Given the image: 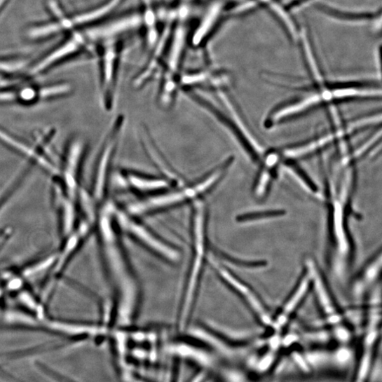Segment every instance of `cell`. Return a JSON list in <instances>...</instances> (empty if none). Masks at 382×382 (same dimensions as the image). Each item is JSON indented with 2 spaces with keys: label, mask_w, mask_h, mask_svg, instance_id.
<instances>
[{
  "label": "cell",
  "mask_w": 382,
  "mask_h": 382,
  "mask_svg": "<svg viewBox=\"0 0 382 382\" xmlns=\"http://www.w3.org/2000/svg\"><path fill=\"white\" fill-rule=\"evenodd\" d=\"M11 289H16L17 288L21 287L22 281L20 279L13 280L9 285Z\"/></svg>",
  "instance_id": "obj_39"
},
{
  "label": "cell",
  "mask_w": 382,
  "mask_h": 382,
  "mask_svg": "<svg viewBox=\"0 0 382 382\" xmlns=\"http://www.w3.org/2000/svg\"><path fill=\"white\" fill-rule=\"evenodd\" d=\"M381 270V252L379 250L365 264L350 283V292L356 299L364 297L378 282Z\"/></svg>",
  "instance_id": "obj_19"
},
{
  "label": "cell",
  "mask_w": 382,
  "mask_h": 382,
  "mask_svg": "<svg viewBox=\"0 0 382 382\" xmlns=\"http://www.w3.org/2000/svg\"><path fill=\"white\" fill-rule=\"evenodd\" d=\"M377 123H381V111H374L336 125L308 140L285 146L281 150L289 158L297 161L308 160L332 146L377 127Z\"/></svg>",
  "instance_id": "obj_6"
},
{
  "label": "cell",
  "mask_w": 382,
  "mask_h": 382,
  "mask_svg": "<svg viewBox=\"0 0 382 382\" xmlns=\"http://www.w3.org/2000/svg\"><path fill=\"white\" fill-rule=\"evenodd\" d=\"M317 9L322 13L341 22H361L371 21L376 18V13H352L340 11L329 7L327 5L319 4Z\"/></svg>",
  "instance_id": "obj_24"
},
{
  "label": "cell",
  "mask_w": 382,
  "mask_h": 382,
  "mask_svg": "<svg viewBox=\"0 0 382 382\" xmlns=\"http://www.w3.org/2000/svg\"><path fill=\"white\" fill-rule=\"evenodd\" d=\"M20 299L30 309L35 310L37 308L36 303L29 294L23 292L20 296Z\"/></svg>",
  "instance_id": "obj_35"
},
{
  "label": "cell",
  "mask_w": 382,
  "mask_h": 382,
  "mask_svg": "<svg viewBox=\"0 0 382 382\" xmlns=\"http://www.w3.org/2000/svg\"><path fill=\"white\" fill-rule=\"evenodd\" d=\"M55 260V257H50L45 259L43 261L25 270L24 275L27 277H29L41 273V271L50 268L54 264Z\"/></svg>",
  "instance_id": "obj_31"
},
{
  "label": "cell",
  "mask_w": 382,
  "mask_h": 382,
  "mask_svg": "<svg viewBox=\"0 0 382 382\" xmlns=\"http://www.w3.org/2000/svg\"><path fill=\"white\" fill-rule=\"evenodd\" d=\"M282 155L280 148H271L264 151L252 186L255 199L265 200L269 196L275 182L279 179L282 169Z\"/></svg>",
  "instance_id": "obj_14"
},
{
  "label": "cell",
  "mask_w": 382,
  "mask_h": 382,
  "mask_svg": "<svg viewBox=\"0 0 382 382\" xmlns=\"http://www.w3.org/2000/svg\"><path fill=\"white\" fill-rule=\"evenodd\" d=\"M193 1V0H177V6L179 9L186 8L187 5Z\"/></svg>",
  "instance_id": "obj_38"
},
{
  "label": "cell",
  "mask_w": 382,
  "mask_h": 382,
  "mask_svg": "<svg viewBox=\"0 0 382 382\" xmlns=\"http://www.w3.org/2000/svg\"><path fill=\"white\" fill-rule=\"evenodd\" d=\"M302 95L282 102L267 114L264 126L273 129L331 105L381 100L378 83L371 80L310 81L301 86L282 85Z\"/></svg>",
  "instance_id": "obj_2"
},
{
  "label": "cell",
  "mask_w": 382,
  "mask_h": 382,
  "mask_svg": "<svg viewBox=\"0 0 382 382\" xmlns=\"http://www.w3.org/2000/svg\"><path fill=\"white\" fill-rule=\"evenodd\" d=\"M235 161L233 156H228L195 179L186 181L158 195L138 199L129 204L125 210L135 217H150L191 205L203 199L221 184Z\"/></svg>",
  "instance_id": "obj_4"
},
{
  "label": "cell",
  "mask_w": 382,
  "mask_h": 382,
  "mask_svg": "<svg viewBox=\"0 0 382 382\" xmlns=\"http://www.w3.org/2000/svg\"><path fill=\"white\" fill-rule=\"evenodd\" d=\"M114 206L106 203L100 218V231L109 279L116 295V319L130 324L138 316L142 302L139 280L122 245L114 217Z\"/></svg>",
  "instance_id": "obj_3"
},
{
  "label": "cell",
  "mask_w": 382,
  "mask_h": 382,
  "mask_svg": "<svg viewBox=\"0 0 382 382\" xmlns=\"http://www.w3.org/2000/svg\"><path fill=\"white\" fill-rule=\"evenodd\" d=\"M207 264L219 279L245 303L257 321L264 327H271L273 315L263 298L253 287L210 253L208 254Z\"/></svg>",
  "instance_id": "obj_10"
},
{
  "label": "cell",
  "mask_w": 382,
  "mask_h": 382,
  "mask_svg": "<svg viewBox=\"0 0 382 382\" xmlns=\"http://www.w3.org/2000/svg\"><path fill=\"white\" fill-rule=\"evenodd\" d=\"M0 141L20 152L21 155L37 164L47 172L54 176L60 175V170L53 163L34 147L13 137L1 128H0Z\"/></svg>",
  "instance_id": "obj_20"
},
{
  "label": "cell",
  "mask_w": 382,
  "mask_h": 382,
  "mask_svg": "<svg viewBox=\"0 0 382 382\" xmlns=\"http://www.w3.org/2000/svg\"><path fill=\"white\" fill-rule=\"evenodd\" d=\"M114 217L119 231L125 233L149 252L170 265L180 262L182 255L177 248L150 231L125 210L114 206Z\"/></svg>",
  "instance_id": "obj_8"
},
{
  "label": "cell",
  "mask_w": 382,
  "mask_h": 382,
  "mask_svg": "<svg viewBox=\"0 0 382 382\" xmlns=\"http://www.w3.org/2000/svg\"><path fill=\"white\" fill-rule=\"evenodd\" d=\"M123 1L124 0H109L100 8L76 17L71 22V25H83L102 19L113 13Z\"/></svg>",
  "instance_id": "obj_26"
},
{
  "label": "cell",
  "mask_w": 382,
  "mask_h": 382,
  "mask_svg": "<svg viewBox=\"0 0 382 382\" xmlns=\"http://www.w3.org/2000/svg\"><path fill=\"white\" fill-rule=\"evenodd\" d=\"M62 29H63V27L61 22L50 24L31 30L29 36L32 38L44 37L57 32Z\"/></svg>",
  "instance_id": "obj_30"
},
{
  "label": "cell",
  "mask_w": 382,
  "mask_h": 382,
  "mask_svg": "<svg viewBox=\"0 0 382 382\" xmlns=\"http://www.w3.org/2000/svg\"><path fill=\"white\" fill-rule=\"evenodd\" d=\"M83 39L81 35H76L71 41H69L36 64L31 70V73L32 74H39L57 61L78 50L83 43Z\"/></svg>",
  "instance_id": "obj_22"
},
{
  "label": "cell",
  "mask_w": 382,
  "mask_h": 382,
  "mask_svg": "<svg viewBox=\"0 0 382 382\" xmlns=\"http://www.w3.org/2000/svg\"><path fill=\"white\" fill-rule=\"evenodd\" d=\"M22 64H23V62H15V63H13V62L0 63V69H5V70L16 69H18V68L21 67Z\"/></svg>",
  "instance_id": "obj_36"
},
{
  "label": "cell",
  "mask_w": 382,
  "mask_h": 382,
  "mask_svg": "<svg viewBox=\"0 0 382 382\" xmlns=\"http://www.w3.org/2000/svg\"><path fill=\"white\" fill-rule=\"evenodd\" d=\"M18 101V93L5 89H0V103H13Z\"/></svg>",
  "instance_id": "obj_34"
},
{
  "label": "cell",
  "mask_w": 382,
  "mask_h": 382,
  "mask_svg": "<svg viewBox=\"0 0 382 382\" xmlns=\"http://www.w3.org/2000/svg\"><path fill=\"white\" fill-rule=\"evenodd\" d=\"M187 36L186 28L176 22L159 75L161 80L157 93V103L165 111L174 108L181 93L180 83Z\"/></svg>",
  "instance_id": "obj_7"
},
{
  "label": "cell",
  "mask_w": 382,
  "mask_h": 382,
  "mask_svg": "<svg viewBox=\"0 0 382 382\" xmlns=\"http://www.w3.org/2000/svg\"><path fill=\"white\" fill-rule=\"evenodd\" d=\"M118 179L123 188L139 196V199L158 195L176 186L160 175H150L128 168L121 170Z\"/></svg>",
  "instance_id": "obj_13"
},
{
  "label": "cell",
  "mask_w": 382,
  "mask_h": 382,
  "mask_svg": "<svg viewBox=\"0 0 382 382\" xmlns=\"http://www.w3.org/2000/svg\"><path fill=\"white\" fill-rule=\"evenodd\" d=\"M125 125V117L119 114L109 126L97 161L93 184L95 202L105 201L109 193L115 159Z\"/></svg>",
  "instance_id": "obj_9"
},
{
  "label": "cell",
  "mask_w": 382,
  "mask_h": 382,
  "mask_svg": "<svg viewBox=\"0 0 382 382\" xmlns=\"http://www.w3.org/2000/svg\"><path fill=\"white\" fill-rule=\"evenodd\" d=\"M72 200L69 198L62 202L63 228L64 233L66 235L71 231L75 218V210Z\"/></svg>",
  "instance_id": "obj_29"
},
{
  "label": "cell",
  "mask_w": 382,
  "mask_h": 382,
  "mask_svg": "<svg viewBox=\"0 0 382 382\" xmlns=\"http://www.w3.org/2000/svg\"><path fill=\"white\" fill-rule=\"evenodd\" d=\"M312 282L307 270H303L296 285L287 296L278 311L273 315L271 327L276 329L284 328L300 308L303 301L311 292Z\"/></svg>",
  "instance_id": "obj_16"
},
{
  "label": "cell",
  "mask_w": 382,
  "mask_h": 382,
  "mask_svg": "<svg viewBox=\"0 0 382 382\" xmlns=\"http://www.w3.org/2000/svg\"><path fill=\"white\" fill-rule=\"evenodd\" d=\"M220 261L226 266H233L238 268L245 270H260L267 266L268 264L264 260H247L226 254L223 252L219 253Z\"/></svg>",
  "instance_id": "obj_27"
},
{
  "label": "cell",
  "mask_w": 382,
  "mask_h": 382,
  "mask_svg": "<svg viewBox=\"0 0 382 382\" xmlns=\"http://www.w3.org/2000/svg\"><path fill=\"white\" fill-rule=\"evenodd\" d=\"M287 214L284 209H264L245 212L236 217L240 224H254L280 219Z\"/></svg>",
  "instance_id": "obj_23"
},
{
  "label": "cell",
  "mask_w": 382,
  "mask_h": 382,
  "mask_svg": "<svg viewBox=\"0 0 382 382\" xmlns=\"http://www.w3.org/2000/svg\"><path fill=\"white\" fill-rule=\"evenodd\" d=\"M325 176L323 202L327 207L326 262L330 275L340 285L348 280L355 257V247L350 221L353 214V200L357 171L345 170L337 185Z\"/></svg>",
  "instance_id": "obj_1"
},
{
  "label": "cell",
  "mask_w": 382,
  "mask_h": 382,
  "mask_svg": "<svg viewBox=\"0 0 382 382\" xmlns=\"http://www.w3.org/2000/svg\"><path fill=\"white\" fill-rule=\"evenodd\" d=\"M7 0H0V9L3 7V6L6 3Z\"/></svg>",
  "instance_id": "obj_40"
},
{
  "label": "cell",
  "mask_w": 382,
  "mask_h": 382,
  "mask_svg": "<svg viewBox=\"0 0 382 382\" xmlns=\"http://www.w3.org/2000/svg\"><path fill=\"white\" fill-rule=\"evenodd\" d=\"M221 5L212 4L202 18L199 25L193 32L191 41L194 47L199 46L206 41L219 21Z\"/></svg>",
  "instance_id": "obj_21"
},
{
  "label": "cell",
  "mask_w": 382,
  "mask_h": 382,
  "mask_svg": "<svg viewBox=\"0 0 382 382\" xmlns=\"http://www.w3.org/2000/svg\"><path fill=\"white\" fill-rule=\"evenodd\" d=\"M141 142L149 159L159 171L160 175L167 178L176 186L186 182L187 179L170 164L163 154L155 139L146 128L141 130Z\"/></svg>",
  "instance_id": "obj_18"
},
{
  "label": "cell",
  "mask_w": 382,
  "mask_h": 382,
  "mask_svg": "<svg viewBox=\"0 0 382 382\" xmlns=\"http://www.w3.org/2000/svg\"><path fill=\"white\" fill-rule=\"evenodd\" d=\"M309 1H311V0H293V1L287 4V11H292L294 8L300 7L301 6Z\"/></svg>",
  "instance_id": "obj_37"
},
{
  "label": "cell",
  "mask_w": 382,
  "mask_h": 382,
  "mask_svg": "<svg viewBox=\"0 0 382 382\" xmlns=\"http://www.w3.org/2000/svg\"><path fill=\"white\" fill-rule=\"evenodd\" d=\"M86 149L84 141L81 139L73 140L67 149L64 167L60 173L67 194L71 200L76 197L80 189V173Z\"/></svg>",
  "instance_id": "obj_17"
},
{
  "label": "cell",
  "mask_w": 382,
  "mask_h": 382,
  "mask_svg": "<svg viewBox=\"0 0 382 382\" xmlns=\"http://www.w3.org/2000/svg\"><path fill=\"white\" fill-rule=\"evenodd\" d=\"M176 21L171 20L165 26L162 35L153 46L152 51L144 67L137 72L132 80L134 89L139 90L154 81L157 75H160L168 43Z\"/></svg>",
  "instance_id": "obj_15"
},
{
  "label": "cell",
  "mask_w": 382,
  "mask_h": 382,
  "mask_svg": "<svg viewBox=\"0 0 382 382\" xmlns=\"http://www.w3.org/2000/svg\"><path fill=\"white\" fill-rule=\"evenodd\" d=\"M121 46L109 41L105 46L101 60L100 94L103 108L112 111L118 98Z\"/></svg>",
  "instance_id": "obj_12"
},
{
  "label": "cell",
  "mask_w": 382,
  "mask_h": 382,
  "mask_svg": "<svg viewBox=\"0 0 382 382\" xmlns=\"http://www.w3.org/2000/svg\"><path fill=\"white\" fill-rule=\"evenodd\" d=\"M71 90V86L67 83L49 86L37 90L38 99L44 100L60 97L68 95Z\"/></svg>",
  "instance_id": "obj_28"
},
{
  "label": "cell",
  "mask_w": 382,
  "mask_h": 382,
  "mask_svg": "<svg viewBox=\"0 0 382 382\" xmlns=\"http://www.w3.org/2000/svg\"><path fill=\"white\" fill-rule=\"evenodd\" d=\"M48 323V327L51 329L71 336L94 335L104 331L103 327L93 325H70L58 322Z\"/></svg>",
  "instance_id": "obj_25"
},
{
  "label": "cell",
  "mask_w": 382,
  "mask_h": 382,
  "mask_svg": "<svg viewBox=\"0 0 382 382\" xmlns=\"http://www.w3.org/2000/svg\"><path fill=\"white\" fill-rule=\"evenodd\" d=\"M191 205V255L179 309L178 325L181 329L187 327L193 315L209 254L207 205L203 199Z\"/></svg>",
  "instance_id": "obj_5"
},
{
  "label": "cell",
  "mask_w": 382,
  "mask_h": 382,
  "mask_svg": "<svg viewBox=\"0 0 382 382\" xmlns=\"http://www.w3.org/2000/svg\"><path fill=\"white\" fill-rule=\"evenodd\" d=\"M303 268L311 275V292L314 293L318 307L325 322L330 325H337L343 322V309L318 263L313 258L308 257L303 260Z\"/></svg>",
  "instance_id": "obj_11"
},
{
  "label": "cell",
  "mask_w": 382,
  "mask_h": 382,
  "mask_svg": "<svg viewBox=\"0 0 382 382\" xmlns=\"http://www.w3.org/2000/svg\"><path fill=\"white\" fill-rule=\"evenodd\" d=\"M6 319L8 322H15L20 325L21 324L30 326H34L36 325L35 321L30 317L18 313H8L6 316Z\"/></svg>",
  "instance_id": "obj_33"
},
{
  "label": "cell",
  "mask_w": 382,
  "mask_h": 382,
  "mask_svg": "<svg viewBox=\"0 0 382 382\" xmlns=\"http://www.w3.org/2000/svg\"><path fill=\"white\" fill-rule=\"evenodd\" d=\"M18 93V101L25 104L32 103L38 99V91L32 88H25Z\"/></svg>",
  "instance_id": "obj_32"
}]
</instances>
